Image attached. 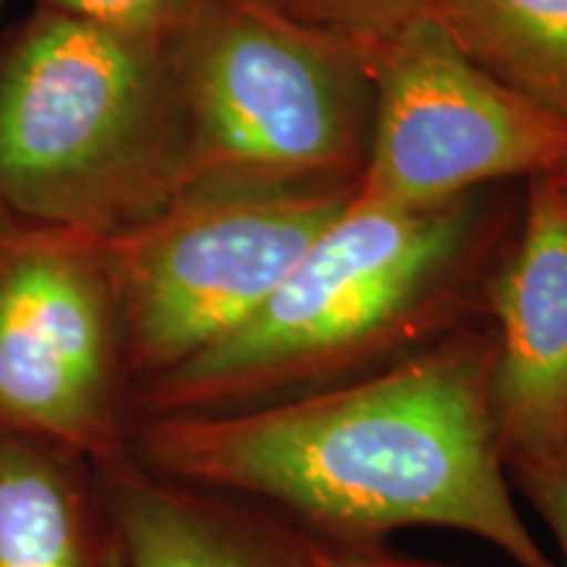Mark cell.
Listing matches in <instances>:
<instances>
[{
    "mask_svg": "<svg viewBox=\"0 0 567 567\" xmlns=\"http://www.w3.org/2000/svg\"><path fill=\"white\" fill-rule=\"evenodd\" d=\"M492 365L494 347L450 339L260 405L137 417L126 446L155 476L252 502L321 542L365 547L436 526L517 567H557L509 494Z\"/></svg>",
    "mask_w": 567,
    "mask_h": 567,
    "instance_id": "obj_1",
    "label": "cell"
},
{
    "mask_svg": "<svg viewBox=\"0 0 567 567\" xmlns=\"http://www.w3.org/2000/svg\"><path fill=\"white\" fill-rule=\"evenodd\" d=\"M189 184L172 42L34 9L0 48V210L116 237Z\"/></svg>",
    "mask_w": 567,
    "mask_h": 567,
    "instance_id": "obj_2",
    "label": "cell"
},
{
    "mask_svg": "<svg viewBox=\"0 0 567 567\" xmlns=\"http://www.w3.org/2000/svg\"><path fill=\"white\" fill-rule=\"evenodd\" d=\"M471 231V197L415 210L352 197L250 321L132 389L130 405L218 413L334 384L425 323Z\"/></svg>",
    "mask_w": 567,
    "mask_h": 567,
    "instance_id": "obj_3",
    "label": "cell"
},
{
    "mask_svg": "<svg viewBox=\"0 0 567 567\" xmlns=\"http://www.w3.org/2000/svg\"><path fill=\"white\" fill-rule=\"evenodd\" d=\"M172 53L189 124L187 187L358 184L373 130L368 45L258 0H205Z\"/></svg>",
    "mask_w": 567,
    "mask_h": 567,
    "instance_id": "obj_4",
    "label": "cell"
},
{
    "mask_svg": "<svg viewBox=\"0 0 567 567\" xmlns=\"http://www.w3.org/2000/svg\"><path fill=\"white\" fill-rule=\"evenodd\" d=\"M354 193L195 184L103 239L130 392L250 321Z\"/></svg>",
    "mask_w": 567,
    "mask_h": 567,
    "instance_id": "obj_5",
    "label": "cell"
},
{
    "mask_svg": "<svg viewBox=\"0 0 567 567\" xmlns=\"http://www.w3.org/2000/svg\"><path fill=\"white\" fill-rule=\"evenodd\" d=\"M116 297L103 239L0 210V425L95 467L130 455Z\"/></svg>",
    "mask_w": 567,
    "mask_h": 567,
    "instance_id": "obj_6",
    "label": "cell"
},
{
    "mask_svg": "<svg viewBox=\"0 0 567 567\" xmlns=\"http://www.w3.org/2000/svg\"><path fill=\"white\" fill-rule=\"evenodd\" d=\"M368 51L373 130L354 203L434 208L505 176H547L567 158V122L467 61L434 19Z\"/></svg>",
    "mask_w": 567,
    "mask_h": 567,
    "instance_id": "obj_7",
    "label": "cell"
},
{
    "mask_svg": "<svg viewBox=\"0 0 567 567\" xmlns=\"http://www.w3.org/2000/svg\"><path fill=\"white\" fill-rule=\"evenodd\" d=\"M492 405L507 473L567 457V208L536 176L526 224L492 284Z\"/></svg>",
    "mask_w": 567,
    "mask_h": 567,
    "instance_id": "obj_8",
    "label": "cell"
},
{
    "mask_svg": "<svg viewBox=\"0 0 567 567\" xmlns=\"http://www.w3.org/2000/svg\"><path fill=\"white\" fill-rule=\"evenodd\" d=\"M97 478L124 567H316L302 530L252 502L161 478L132 455Z\"/></svg>",
    "mask_w": 567,
    "mask_h": 567,
    "instance_id": "obj_9",
    "label": "cell"
},
{
    "mask_svg": "<svg viewBox=\"0 0 567 567\" xmlns=\"http://www.w3.org/2000/svg\"><path fill=\"white\" fill-rule=\"evenodd\" d=\"M0 567H124L97 467L0 425Z\"/></svg>",
    "mask_w": 567,
    "mask_h": 567,
    "instance_id": "obj_10",
    "label": "cell"
},
{
    "mask_svg": "<svg viewBox=\"0 0 567 567\" xmlns=\"http://www.w3.org/2000/svg\"><path fill=\"white\" fill-rule=\"evenodd\" d=\"M429 19L492 80L567 122V0H434Z\"/></svg>",
    "mask_w": 567,
    "mask_h": 567,
    "instance_id": "obj_11",
    "label": "cell"
},
{
    "mask_svg": "<svg viewBox=\"0 0 567 567\" xmlns=\"http://www.w3.org/2000/svg\"><path fill=\"white\" fill-rule=\"evenodd\" d=\"M284 17L360 45H375L431 13L434 0H258Z\"/></svg>",
    "mask_w": 567,
    "mask_h": 567,
    "instance_id": "obj_12",
    "label": "cell"
},
{
    "mask_svg": "<svg viewBox=\"0 0 567 567\" xmlns=\"http://www.w3.org/2000/svg\"><path fill=\"white\" fill-rule=\"evenodd\" d=\"M205 0H38V9L95 21L111 30L172 42Z\"/></svg>",
    "mask_w": 567,
    "mask_h": 567,
    "instance_id": "obj_13",
    "label": "cell"
},
{
    "mask_svg": "<svg viewBox=\"0 0 567 567\" xmlns=\"http://www.w3.org/2000/svg\"><path fill=\"white\" fill-rule=\"evenodd\" d=\"M513 478L557 538L563 567H567V457L515 471Z\"/></svg>",
    "mask_w": 567,
    "mask_h": 567,
    "instance_id": "obj_14",
    "label": "cell"
},
{
    "mask_svg": "<svg viewBox=\"0 0 567 567\" xmlns=\"http://www.w3.org/2000/svg\"><path fill=\"white\" fill-rule=\"evenodd\" d=\"M305 538H308L310 559H313L316 567H431L386 555L379 544L354 547V544L321 542V538L308 534H305Z\"/></svg>",
    "mask_w": 567,
    "mask_h": 567,
    "instance_id": "obj_15",
    "label": "cell"
},
{
    "mask_svg": "<svg viewBox=\"0 0 567 567\" xmlns=\"http://www.w3.org/2000/svg\"><path fill=\"white\" fill-rule=\"evenodd\" d=\"M547 182L551 184V189H555L557 197L563 200V205L567 208V158L559 163L555 172L547 174Z\"/></svg>",
    "mask_w": 567,
    "mask_h": 567,
    "instance_id": "obj_16",
    "label": "cell"
},
{
    "mask_svg": "<svg viewBox=\"0 0 567 567\" xmlns=\"http://www.w3.org/2000/svg\"><path fill=\"white\" fill-rule=\"evenodd\" d=\"M3 3H6V0H0V9H3Z\"/></svg>",
    "mask_w": 567,
    "mask_h": 567,
    "instance_id": "obj_17",
    "label": "cell"
}]
</instances>
